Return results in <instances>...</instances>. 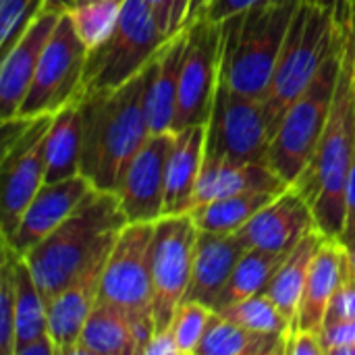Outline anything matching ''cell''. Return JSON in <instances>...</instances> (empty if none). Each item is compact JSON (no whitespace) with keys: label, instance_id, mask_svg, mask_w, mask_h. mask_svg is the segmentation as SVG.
<instances>
[{"label":"cell","instance_id":"1","mask_svg":"<svg viewBox=\"0 0 355 355\" xmlns=\"http://www.w3.org/2000/svg\"><path fill=\"white\" fill-rule=\"evenodd\" d=\"M150 73L152 64L112 92L81 94L83 135L79 175L94 189L116 193L129 162L152 135L146 112Z\"/></svg>","mask_w":355,"mask_h":355},{"label":"cell","instance_id":"2","mask_svg":"<svg viewBox=\"0 0 355 355\" xmlns=\"http://www.w3.org/2000/svg\"><path fill=\"white\" fill-rule=\"evenodd\" d=\"M125 225L116 193L92 189L46 239L23 254L46 304L96 260L108 256Z\"/></svg>","mask_w":355,"mask_h":355},{"label":"cell","instance_id":"3","mask_svg":"<svg viewBox=\"0 0 355 355\" xmlns=\"http://www.w3.org/2000/svg\"><path fill=\"white\" fill-rule=\"evenodd\" d=\"M355 154L354 100V35L343 50L341 75L333 100L327 129L316 146L314 158L304 175L293 183L310 202L318 229L327 237H341L347 220L345 187Z\"/></svg>","mask_w":355,"mask_h":355},{"label":"cell","instance_id":"4","mask_svg":"<svg viewBox=\"0 0 355 355\" xmlns=\"http://www.w3.org/2000/svg\"><path fill=\"white\" fill-rule=\"evenodd\" d=\"M300 0H268L220 25V77L227 87L264 98Z\"/></svg>","mask_w":355,"mask_h":355},{"label":"cell","instance_id":"5","mask_svg":"<svg viewBox=\"0 0 355 355\" xmlns=\"http://www.w3.org/2000/svg\"><path fill=\"white\" fill-rule=\"evenodd\" d=\"M349 33L337 25L331 8L316 0L297 2L268 92L262 98L270 133H275L285 110L304 94L324 60L343 46Z\"/></svg>","mask_w":355,"mask_h":355},{"label":"cell","instance_id":"6","mask_svg":"<svg viewBox=\"0 0 355 355\" xmlns=\"http://www.w3.org/2000/svg\"><path fill=\"white\" fill-rule=\"evenodd\" d=\"M345 42L324 60L304 94L291 102L272 133L266 160L287 185H293L304 175L327 129L341 75Z\"/></svg>","mask_w":355,"mask_h":355},{"label":"cell","instance_id":"7","mask_svg":"<svg viewBox=\"0 0 355 355\" xmlns=\"http://www.w3.org/2000/svg\"><path fill=\"white\" fill-rule=\"evenodd\" d=\"M166 42L146 0H125L108 37L87 52L81 94L112 92L125 85L152 64Z\"/></svg>","mask_w":355,"mask_h":355},{"label":"cell","instance_id":"8","mask_svg":"<svg viewBox=\"0 0 355 355\" xmlns=\"http://www.w3.org/2000/svg\"><path fill=\"white\" fill-rule=\"evenodd\" d=\"M50 125L52 114L2 121V241L12 237L25 208L46 183V137Z\"/></svg>","mask_w":355,"mask_h":355},{"label":"cell","instance_id":"9","mask_svg":"<svg viewBox=\"0 0 355 355\" xmlns=\"http://www.w3.org/2000/svg\"><path fill=\"white\" fill-rule=\"evenodd\" d=\"M154 223H127L106 258L98 302L119 308L129 320L152 316Z\"/></svg>","mask_w":355,"mask_h":355},{"label":"cell","instance_id":"10","mask_svg":"<svg viewBox=\"0 0 355 355\" xmlns=\"http://www.w3.org/2000/svg\"><path fill=\"white\" fill-rule=\"evenodd\" d=\"M87 48L75 31L69 12H62L37 62L29 92L17 116L54 114L81 94Z\"/></svg>","mask_w":355,"mask_h":355},{"label":"cell","instance_id":"11","mask_svg":"<svg viewBox=\"0 0 355 355\" xmlns=\"http://www.w3.org/2000/svg\"><path fill=\"white\" fill-rule=\"evenodd\" d=\"M198 235L200 229L189 212L164 214L154 223L152 316L156 329L171 327L173 314L187 293Z\"/></svg>","mask_w":355,"mask_h":355},{"label":"cell","instance_id":"12","mask_svg":"<svg viewBox=\"0 0 355 355\" xmlns=\"http://www.w3.org/2000/svg\"><path fill=\"white\" fill-rule=\"evenodd\" d=\"M206 125V158L266 160L272 133L260 98L239 94L218 81Z\"/></svg>","mask_w":355,"mask_h":355},{"label":"cell","instance_id":"13","mask_svg":"<svg viewBox=\"0 0 355 355\" xmlns=\"http://www.w3.org/2000/svg\"><path fill=\"white\" fill-rule=\"evenodd\" d=\"M220 77V25L200 15L187 27L173 131L208 123Z\"/></svg>","mask_w":355,"mask_h":355},{"label":"cell","instance_id":"14","mask_svg":"<svg viewBox=\"0 0 355 355\" xmlns=\"http://www.w3.org/2000/svg\"><path fill=\"white\" fill-rule=\"evenodd\" d=\"M175 133H152L129 162L116 191L127 223H156L164 216L166 162Z\"/></svg>","mask_w":355,"mask_h":355},{"label":"cell","instance_id":"15","mask_svg":"<svg viewBox=\"0 0 355 355\" xmlns=\"http://www.w3.org/2000/svg\"><path fill=\"white\" fill-rule=\"evenodd\" d=\"M318 225L310 202L291 185L241 227L237 235L248 248L289 254Z\"/></svg>","mask_w":355,"mask_h":355},{"label":"cell","instance_id":"16","mask_svg":"<svg viewBox=\"0 0 355 355\" xmlns=\"http://www.w3.org/2000/svg\"><path fill=\"white\" fill-rule=\"evenodd\" d=\"M92 183L83 175H75L56 183H44L25 208L17 231L4 243L17 254H27L33 245L46 239L92 191Z\"/></svg>","mask_w":355,"mask_h":355},{"label":"cell","instance_id":"17","mask_svg":"<svg viewBox=\"0 0 355 355\" xmlns=\"http://www.w3.org/2000/svg\"><path fill=\"white\" fill-rule=\"evenodd\" d=\"M62 12L44 8L17 44L2 56L0 64V112L2 121L19 114V108L29 92L42 52Z\"/></svg>","mask_w":355,"mask_h":355},{"label":"cell","instance_id":"18","mask_svg":"<svg viewBox=\"0 0 355 355\" xmlns=\"http://www.w3.org/2000/svg\"><path fill=\"white\" fill-rule=\"evenodd\" d=\"M106 258L96 260L71 285L56 293L48 306V333L56 345V355H75L79 335L98 304L100 281Z\"/></svg>","mask_w":355,"mask_h":355},{"label":"cell","instance_id":"19","mask_svg":"<svg viewBox=\"0 0 355 355\" xmlns=\"http://www.w3.org/2000/svg\"><path fill=\"white\" fill-rule=\"evenodd\" d=\"M245 250L248 245L237 233L200 231L196 241L191 281L183 300L200 302L214 310Z\"/></svg>","mask_w":355,"mask_h":355},{"label":"cell","instance_id":"20","mask_svg":"<svg viewBox=\"0 0 355 355\" xmlns=\"http://www.w3.org/2000/svg\"><path fill=\"white\" fill-rule=\"evenodd\" d=\"M287 187L291 185H287L266 160L206 158L196 183L191 210L208 202L245 193V191H256V189L283 191Z\"/></svg>","mask_w":355,"mask_h":355},{"label":"cell","instance_id":"21","mask_svg":"<svg viewBox=\"0 0 355 355\" xmlns=\"http://www.w3.org/2000/svg\"><path fill=\"white\" fill-rule=\"evenodd\" d=\"M347 270V248L337 237H324L308 270L297 312V331H322L327 308L337 289L341 287Z\"/></svg>","mask_w":355,"mask_h":355},{"label":"cell","instance_id":"22","mask_svg":"<svg viewBox=\"0 0 355 355\" xmlns=\"http://www.w3.org/2000/svg\"><path fill=\"white\" fill-rule=\"evenodd\" d=\"M206 123L173 131L175 141L166 162L164 214H183L191 210L196 183L206 160Z\"/></svg>","mask_w":355,"mask_h":355},{"label":"cell","instance_id":"23","mask_svg":"<svg viewBox=\"0 0 355 355\" xmlns=\"http://www.w3.org/2000/svg\"><path fill=\"white\" fill-rule=\"evenodd\" d=\"M185 44H187V29L171 37L152 62V73L146 92V112L152 133L173 131L179 79L185 58Z\"/></svg>","mask_w":355,"mask_h":355},{"label":"cell","instance_id":"24","mask_svg":"<svg viewBox=\"0 0 355 355\" xmlns=\"http://www.w3.org/2000/svg\"><path fill=\"white\" fill-rule=\"evenodd\" d=\"M83 135V98L77 96L52 114L46 137V183H56L79 175V154Z\"/></svg>","mask_w":355,"mask_h":355},{"label":"cell","instance_id":"25","mask_svg":"<svg viewBox=\"0 0 355 355\" xmlns=\"http://www.w3.org/2000/svg\"><path fill=\"white\" fill-rule=\"evenodd\" d=\"M324 237L327 235L320 229H314L312 233H308L287 254L281 268L277 270V275L272 277L270 285L264 291V293L270 295V300L277 304V308L281 310V314L289 322V327H291L289 335H293L297 331V312H300V302H302V295H304L308 270H310L312 258L318 252Z\"/></svg>","mask_w":355,"mask_h":355},{"label":"cell","instance_id":"26","mask_svg":"<svg viewBox=\"0 0 355 355\" xmlns=\"http://www.w3.org/2000/svg\"><path fill=\"white\" fill-rule=\"evenodd\" d=\"M75 355H139L129 316L98 302L79 335Z\"/></svg>","mask_w":355,"mask_h":355},{"label":"cell","instance_id":"27","mask_svg":"<svg viewBox=\"0 0 355 355\" xmlns=\"http://www.w3.org/2000/svg\"><path fill=\"white\" fill-rule=\"evenodd\" d=\"M285 347L287 335L254 333L214 312L196 355H285Z\"/></svg>","mask_w":355,"mask_h":355},{"label":"cell","instance_id":"28","mask_svg":"<svg viewBox=\"0 0 355 355\" xmlns=\"http://www.w3.org/2000/svg\"><path fill=\"white\" fill-rule=\"evenodd\" d=\"M285 191V189H283ZM281 191L275 189H256L223 200L208 202L189 210L200 231L210 233H237L245 227L264 206H268Z\"/></svg>","mask_w":355,"mask_h":355},{"label":"cell","instance_id":"29","mask_svg":"<svg viewBox=\"0 0 355 355\" xmlns=\"http://www.w3.org/2000/svg\"><path fill=\"white\" fill-rule=\"evenodd\" d=\"M285 258L287 254L266 252L260 248H248L243 256L239 258L227 287L223 289L214 312H220L245 297L264 293Z\"/></svg>","mask_w":355,"mask_h":355},{"label":"cell","instance_id":"30","mask_svg":"<svg viewBox=\"0 0 355 355\" xmlns=\"http://www.w3.org/2000/svg\"><path fill=\"white\" fill-rule=\"evenodd\" d=\"M48 333V306L21 254L15 256V354Z\"/></svg>","mask_w":355,"mask_h":355},{"label":"cell","instance_id":"31","mask_svg":"<svg viewBox=\"0 0 355 355\" xmlns=\"http://www.w3.org/2000/svg\"><path fill=\"white\" fill-rule=\"evenodd\" d=\"M123 2L125 0H75V4L67 10L87 50H94L108 37L116 25Z\"/></svg>","mask_w":355,"mask_h":355},{"label":"cell","instance_id":"32","mask_svg":"<svg viewBox=\"0 0 355 355\" xmlns=\"http://www.w3.org/2000/svg\"><path fill=\"white\" fill-rule=\"evenodd\" d=\"M227 320L250 329L254 333H268V335H289L291 327L277 308V304L270 300L268 293H258L252 297H245L241 302H235L233 306L218 312Z\"/></svg>","mask_w":355,"mask_h":355},{"label":"cell","instance_id":"33","mask_svg":"<svg viewBox=\"0 0 355 355\" xmlns=\"http://www.w3.org/2000/svg\"><path fill=\"white\" fill-rule=\"evenodd\" d=\"M214 316V310L191 300H183L171 320V331L177 339L179 354L196 355L198 347L210 327V320Z\"/></svg>","mask_w":355,"mask_h":355},{"label":"cell","instance_id":"34","mask_svg":"<svg viewBox=\"0 0 355 355\" xmlns=\"http://www.w3.org/2000/svg\"><path fill=\"white\" fill-rule=\"evenodd\" d=\"M15 256L2 241L0 264V355H15Z\"/></svg>","mask_w":355,"mask_h":355},{"label":"cell","instance_id":"35","mask_svg":"<svg viewBox=\"0 0 355 355\" xmlns=\"http://www.w3.org/2000/svg\"><path fill=\"white\" fill-rule=\"evenodd\" d=\"M46 0H0V58L44 10Z\"/></svg>","mask_w":355,"mask_h":355},{"label":"cell","instance_id":"36","mask_svg":"<svg viewBox=\"0 0 355 355\" xmlns=\"http://www.w3.org/2000/svg\"><path fill=\"white\" fill-rule=\"evenodd\" d=\"M146 4L152 8L162 33L168 40L187 29L191 21L198 19L196 0H146Z\"/></svg>","mask_w":355,"mask_h":355},{"label":"cell","instance_id":"37","mask_svg":"<svg viewBox=\"0 0 355 355\" xmlns=\"http://www.w3.org/2000/svg\"><path fill=\"white\" fill-rule=\"evenodd\" d=\"M352 320H355V277H352V272L347 270L341 287L337 289V293L333 295L327 308L324 327L337 322H352Z\"/></svg>","mask_w":355,"mask_h":355},{"label":"cell","instance_id":"38","mask_svg":"<svg viewBox=\"0 0 355 355\" xmlns=\"http://www.w3.org/2000/svg\"><path fill=\"white\" fill-rule=\"evenodd\" d=\"M320 343L324 355H355V320L322 327Z\"/></svg>","mask_w":355,"mask_h":355},{"label":"cell","instance_id":"39","mask_svg":"<svg viewBox=\"0 0 355 355\" xmlns=\"http://www.w3.org/2000/svg\"><path fill=\"white\" fill-rule=\"evenodd\" d=\"M268 0H208L206 8H204V17H208L214 23H223L225 19L239 15L243 10H250L258 4H264Z\"/></svg>","mask_w":355,"mask_h":355},{"label":"cell","instance_id":"40","mask_svg":"<svg viewBox=\"0 0 355 355\" xmlns=\"http://www.w3.org/2000/svg\"><path fill=\"white\" fill-rule=\"evenodd\" d=\"M285 355H324L322 343H320V333L316 331H295L293 335L287 337V347Z\"/></svg>","mask_w":355,"mask_h":355},{"label":"cell","instance_id":"41","mask_svg":"<svg viewBox=\"0 0 355 355\" xmlns=\"http://www.w3.org/2000/svg\"><path fill=\"white\" fill-rule=\"evenodd\" d=\"M144 355H181L171 327L154 331V335L150 337V341L144 347Z\"/></svg>","mask_w":355,"mask_h":355},{"label":"cell","instance_id":"42","mask_svg":"<svg viewBox=\"0 0 355 355\" xmlns=\"http://www.w3.org/2000/svg\"><path fill=\"white\" fill-rule=\"evenodd\" d=\"M15 355H56V345H54L50 333H44V335L35 337L33 341L25 343L23 347H19Z\"/></svg>","mask_w":355,"mask_h":355},{"label":"cell","instance_id":"43","mask_svg":"<svg viewBox=\"0 0 355 355\" xmlns=\"http://www.w3.org/2000/svg\"><path fill=\"white\" fill-rule=\"evenodd\" d=\"M345 204H347V214L355 212V154L352 168H349V177H347V187H345Z\"/></svg>","mask_w":355,"mask_h":355},{"label":"cell","instance_id":"44","mask_svg":"<svg viewBox=\"0 0 355 355\" xmlns=\"http://www.w3.org/2000/svg\"><path fill=\"white\" fill-rule=\"evenodd\" d=\"M339 241H341L343 245H352V243H355V212L347 214V220H345V227H343V233H341Z\"/></svg>","mask_w":355,"mask_h":355},{"label":"cell","instance_id":"45","mask_svg":"<svg viewBox=\"0 0 355 355\" xmlns=\"http://www.w3.org/2000/svg\"><path fill=\"white\" fill-rule=\"evenodd\" d=\"M347 248V260H349V272L352 277H355V243L352 245H345Z\"/></svg>","mask_w":355,"mask_h":355},{"label":"cell","instance_id":"46","mask_svg":"<svg viewBox=\"0 0 355 355\" xmlns=\"http://www.w3.org/2000/svg\"><path fill=\"white\" fill-rule=\"evenodd\" d=\"M206 4H208V0H196V8H198V17L204 12V8H206Z\"/></svg>","mask_w":355,"mask_h":355},{"label":"cell","instance_id":"47","mask_svg":"<svg viewBox=\"0 0 355 355\" xmlns=\"http://www.w3.org/2000/svg\"><path fill=\"white\" fill-rule=\"evenodd\" d=\"M352 35H354L355 40V0L354 4H352Z\"/></svg>","mask_w":355,"mask_h":355},{"label":"cell","instance_id":"48","mask_svg":"<svg viewBox=\"0 0 355 355\" xmlns=\"http://www.w3.org/2000/svg\"><path fill=\"white\" fill-rule=\"evenodd\" d=\"M354 100H355V40H354Z\"/></svg>","mask_w":355,"mask_h":355}]
</instances>
